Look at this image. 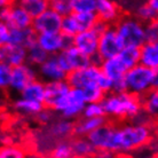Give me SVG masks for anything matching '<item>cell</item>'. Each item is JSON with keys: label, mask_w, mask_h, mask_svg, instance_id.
I'll use <instances>...</instances> for the list:
<instances>
[{"label": "cell", "mask_w": 158, "mask_h": 158, "mask_svg": "<svg viewBox=\"0 0 158 158\" xmlns=\"http://www.w3.org/2000/svg\"><path fill=\"white\" fill-rule=\"evenodd\" d=\"M102 104L107 118L115 120H133L143 110L142 99L128 91L109 92L103 98Z\"/></svg>", "instance_id": "6da1fadb"}, {"label": "cell", "mask_w": 158, "mask_h": 158, "mask_svg": "<svg viewBox=\"0 0 158 158\" xmlns=\"http://www.w3.org/2000/svg\"><path fill=\"white\" fill-rule=\"evenodd\" d=\"M152 131L149 123L132 120L117 126V154H128L150 142Z\"/></svg>", "instance_id": "7a4b0ae2"}, {"label": "cell", "mask_w": 158, "mask_h": 158, "mask_svg": "<svg viewBox=\"0 0 158 158\" xmlns=\"http://www.w3.org/2000/svg\"><path fill=\"white\" fill-rule=\"evenodd\" d=\"M124 47H141L147 41L146 23L133 14H125L115 24Z\"/></svg>", "instance_id": "3957f363"}, {"label": "cell", "mask_w": 158, "mask_h": 158, "mask_svg": "<svg viewBox=\"0 0 158 158\" xmlns=\"http://www.w3.org/2000/svg\"><path fill=\"white\" fill-rule=\"evenodd\" d=\"M72 135H75V123L72 119L61 116V118L54 119L46 125V128L40 134L38 144L44 147L43 151L49 150L51 152L56 143L62 140H68Z\"/></svg>", "instance_id": "277c9868"}, {"label": "cell", "mask_w": 158, "mask_h": 158, "mask_svg": "<svg viewBox=\"0 0 158 158\" xmlns=\"http://www.w3.org/2000/svg\"><path fill=\"white\" fill-rule=\"evenodd\" d=\"M154 69L146 67L142 63L131 68L125 75L126 91L142 99L154 88Z\"/></svg>", "instance_id": "5b68a950"}, {"label": "cell", "mask_w": 158, "mask_h": 158, "mask_svg": "<svg viewBox=\"0 0 158 158\" xmlns=\"http://www.w3.org/2000/svg\"><path fill=\"white\" fill-rule=\"evenodd\" d=\"M96 154L111 156L117 154V126L106 123L87 135Z\"/></svg>", "instance_id": "8992f818"}, {"label": "cell", "mask_w": 158, "mask_h": 158, "mask_svg": "<svg viewBox=\"0 0 158 158\" xmlns=\"http://www.w3.org/2000/svg\"><path fill=\"white\" fill-rule=\"evenodd\" d=\"M99 41H100V33L95 29L84 30L77 33L72 38V45L77 47L79 51L85 53L86 55L92 57L93 63L100 64L102 60L100 59L99 53Z\"/></svg>", "instance_id": "52a82bcc"}, {"label": "cell", "mask_w": 158, "mask_h": 158, "mask_svg": "<svg viewBox=\"0 0 158 158\" xmlns=\"http://www.w3.org/2000/svg\"><path fill=\"white\" fill-rule=\"evenodd\" d=\"M123 48L124 45L119 38L115 25H108L100 33L99 53H98L99 57L101 60H106L117 56Z\"/></svg>", "instance_id": "ba28073f"}, {"label": "cell", "mask_w": 158, "mask_h": 158, "mask_svg": "<svg viewBox=\"0 0 158 158\" xmlns=\"http://www.w3.org/2000/svg\"><path fill=\"white\" fill-rule=\"evenodd\" d=\"M103 77V72L101 70L100 64L92 63L87 67L75 70L68 73L67 80L71 85V87L77 88H85L89 85L98 84L100 86V80Z\"/></svg>", "instance_id": "9c48e42d"}, {"label": "cell", "mask_w": 158, "mask_h": 158, "mask_svg": "<svg viewBox=\"0 0 158 158\" xmlns=\"http://www.w3.org/2000/svg\"><path fill=\"white\" fill-rule=\"evenodd\" d=\"M1 22H4L10 28H31L32 17L19 2L9 4L1 8Z\"/></svg>", "instance_id": "30bf717a"}, {"label": "cell", "mask_w": 158, "mask_h": 158, "mask_svg": "<svg viewBox=\"0 0 158 158\" xmlns=\"http://www.w3.org/2000/svg\"><path fill=\"white\" fill-rule=\"evenodd\" d=\"M87 104L86 98L81 88L71 87L68 93L63 106L59 111V115L69 119H77L83 116V111Z\"/></svg>", "instance_id": "8fae6325"}, {"label": "cell", "mask_w": 158, "mask_h": 158, "mask_svg": "<svg viewBox=\"0 0 158 158\" xmlns=\"http://www.w3.org/2000/svg\"><path fill=\"white\" fill-rule=\"evenodd\" d=\"M71 88V85L68 80H57L46 83V93H45V107L54 110L59 114L61 107L63 106L65 98Z\"/></svg>", "instance_id": "7c38bea8"}, {"label": "cell", "mask_w": 158, "mask_h": 158, "mask_svg": "<svg viewBox=\"0 0 158 158\" xmlns=\"http://www.w3.org/2000/svg\"><path fill=\"white\" fill-rule=\"evenodd\" d=\"M37 43L46 51L48 55H59L67 47L72 45V38L62 31L45 32L37 35Z\"/></svg>", "instance_id": "4fadbf2b"}, {"label": "cell", "mask_w": 158, "mask_h": 158, "mask_svg": "<svg viewBox=\"0 0 158 158\" xmlns=\"http://www.w3.org/2000/svg\"><path fill=\"white\" fill-rule=\"evenodd\" d=\"M57 59L68 73L75 71V70L83 69V68L93 63L92 57L86 55L81 51H79L73 45H70L63 52H61L57 55Z\"/></svg>", "instance_id": "5bb4252c"}, {"label": "cell", "mask_w": 158, "mask_h": 158, "mask_svg": "<svg viewBox=\"0 0 158 158\" xmlns=\"http://www.w3.org/2000/svg\"><path fill=\"white\" fill-rule=\"evenodd\" d=\"M37 78H39L37 68L33 67L32 64L28 63V62L13 67L12 80H10L9 89L14 93L20 94L29 84Z\"/></svg>", "instance_id": "9a60e30c"}, {"label": "cell", "mask_w": 158, "mask_h": 158, "mask_svg": "<svg viewBox=\"0 0 158 158\" xmlns=\"http://www.w3.org/2000/svg\"><path fill=\"white\" fill-rule=\"evenodd\" d=\"M62 21L63 16L57 14L53 8L49 7L33 19L32 29L36 31L37 35L45 32H57L62 29Z\"/></svg>", "instance_id": "2e32d148"}, {"label": "cell", "mask_w": 158, "mask_h": 158, "mask_svg": "<svg viewBox=\"0 0 158 158\" xmlns=\"http://www.w3.org/2000/svg\"><path fill=\"white\" fill-rule=\"evenodd\" d=\"M38 77L45 83L65 80L68 77V72L64 70L62 64L60 63L57 55H49L47 60L37 68Z\"/></svg>", "instance_id": "e0dca14e"}, {"label": "cell", "mask_w": 158, "mask_h": 158, "mask_svg": "<svg viewBox=\"0 0 158 158\" xmlns=\"http://www.w3.org/2000/svg\"><path fill=\"white\" fill-rule=\"evenodd\" d=\"M95 13L99 21L108 25H115L123 16V10L116 0H95Z\"/></svg>", "instance_id": "ac0fdd59"}, {"label": "cell", "mask_w": 158, "mask_h": 158, "mask_svg": "<svg viewBox=\"0 0 158 158\" xmlns=\"http://www.w3.org/2000/svg\"><path fill=\"white\" fill-rule=\"evenodd\" d=\"M0 61L10 67H16L27 62V47L15 44L1 45Z\"/></svg>", "instance_id": "d6986e66"}, {"label": "cell", "mask_w": 158, "mask_h": 158, "mask_svg": "<svg viewBox=\"0 0 158 158\" xmlns=\"http://www.w3.org/2000/svg\"><path fill=\"white\" fill-rule=\"evenodd\" d=\"M101 70L108 78L110 79L112 84L119 80H123L125 78L126 72L128 71V68L125 65L123 62V60L118 55L110 57V59L102 60V62L100 63Z\"/></svg>", "instance_id": "ffe728a7"}, {"label": "cell", "mask_w": 158, "mask_h": 158, "mask_svg": "<svg viewBox=\"0 0 158 158\" xmlns=\"http://www.w3.org/2000/svg\"><path fill=\"white\" fill-rule=\"evenodd\" d=\"M140 63L158 70V40H147L140 47Z\"/></svg>", "instance_id": "44dd1931"}, {"label": "cell", "mask_w": 158, "mask_h": 158, "mask_svg": "<svg viewBox=\"0 0 158 158\" xmlns=\"http://www.w3.org/2000/svg\"><path fill=\"white\" fill-rule=\"evenodd\" d=\"M44 108H45L44 103L25 99L21 95L13 102V110L24 117H36L37 114L40 110H43Z\"/></svg>", "instance_id": "7402d4cb"}, {"label": "cell", "mask_w": 158, "mask_h": 158, "mask_svg": "<svg viewBox=\"0 0 158 158\" xmlns=\"http://www.w3.org/2000/svg\"><path fill=\"white\" fill-rule=\"evenodd\" d=\"M107 123V117H83L75 123V135L87 136L98 127Z\"/></svg>", "instance_id": "603a6c76"}, {"label": "cell", "mask_w": 158, "mask_h": 158, "mask_svg": "<svg viewBox=\"0 0 158 158\" xmlns=\"http://www.w3.org/2000/svg\"><path fill=\"white\" fill-rule=\"evenodd\" d=\"M45 93H46V83L40 78H37L29 84L28 86L21 92L20 95L25 99L45 104Z\"/></svg>", "instance_id": "cb8c5ba5"}, {"label": "cell", "mask_w": 158, "mask_h": 158, "mask_svg": "<svg viewBox=\"0 0 158 158\" xmlns=\"http://www.w3.org/2000/svg\"><path fill=\"white\" fill-rule=\"evenodd\" d=\"M75 136L76 138L71 140L73 157L85 158L96 155V149L87 136H80V135H75Z\"/></svg>", "instance_id": "d4e9b609"}, {"label": "cell", "mask_w": 158, "mask_h": 158, "mask_svg": "<svg viewBox=\"0 0 158 158\" xmlns=\"http://www.w3.org/2000/svg\"><path fill=\"white\" fill-rule=\"evenodd\" d=\"M48 56L49 55L46 51L37 41L27 47V62L32 64L33 67L38 68L47 60Z\"/></svg>", "instance_id": "484cf974"}, {"label": "cell", "mask_w": 158, "mask_h": 158, "mask_svg": "<svg viewBox=\"0 0 158 158\" xmlns=\"http://www.w3.org/2000/svg\"><path fill=\"white\" fill-rule=\"evenodd\" d=\"M143 110L151 118L158 120V88H152L142 98Z\"/></svg>", "instance_id": "4316f807"}, {"label": "cell", "mask_w": 158, "mask_h": 158, "mask_svg": "<svg viewBox=\"0 0 158 158\" xmlns=\"http://www.w3.org/2000/svg\"><path fill=\"white\" fill-rule=\"evenodd\" d=\"M17 2L33 19L45 12L47 8H49V1L48 0H19Z\"/></svg>", "instance_id": "83f0119b"}, {"label": "cell", "mask_w": 158, "mask_h": 158, "mask_svg": "<svg viewBox=\"0 0 158 158\" xmlns=\"http://www.w3.org/2000/svg\"><path fill=\"white\" fill-rule=\"evenodd\" d=\"M132 14L136 16L140 21H142L143 23H148L158 16L154 8L151 7V5L148 2V0H141Z\"/></svg>", "instance_id": "f1b7e54d"}, {"label": "cell", "mask_w": 158, "mask_h": 158, "mask_svg": "<svg viewBox=\"0 0 158 158\" xmlns=\"http://www.w3.org/2000/svg\"><path fill=\"white\" fill-rule=\"evenodd\" d=\"M118 56L123 60L128 70L140 63V48L139 47H124Z\"/></svg>", "instance_id": "f546056e"}, {"label": "cell", "mask_w": 158, "mask_h": 158, "mask_svg": "<svg viewBox=\"0 0 158 158\" xmlns=\"http://www.w3.org/2000/svg\"><path fill=\"white\" fill-rule=\"evenodd\" d=\"M61 31L63 32L64 35H67L68 37H70V38H73L77 33L80 32V27H79V23L78 21H77L75 13L64 16L63 21H62V29H61Z\"/></svg>", "instance_id": "4dcf8cb0"}, {"label": "cell", "mask_w": 158, "mask_h": 158, "mask_svg": "<svg viewBox=\"0 0 158 158\" xmlns=\"http://www.w3.org/2000/svg\"><path fill=\"white\" fill-rule=\"evenodd\" d=\"M77 21L80 27V31L94 29L96 23L99 22V17L95 12H87V13H75Z\"/></svg>", "instance_id": "1f68e13d"}, {"label": "cell", "mask_w": 158, "mask_h": 158, "mask_svg": "<svg viewBox=\"0 0 158 158\" xmlns=\"http://www.w3.org/2000/svg\"><path fill=\"white\" fill-rule=\"evenodd\" d=\"M51 156L54 158H70L73 157V149H72L71 141L62 140L54 146L51 151Z\"/></svg>", "instance_id": "d6a6232c"}, {"label": "cell", "mask_w": 158, "mask_h": 158, "mask_svg": "<svg viewBox=\"0 0 158 158\" xmlns=\"http://www.w3.org/2000/svg\"><path fill=\"white\" fill-rule=\"evenodd\" d=\"M1 158H23L25 157V150L19 144L6 143L0 150Z\"/></svg>", "instance_id": "836d02e7"}, {"label": "cell", "mask_w": 158, "mask_h": 158, "mask_svg": "<svg viewBox=\"0 0 158 158\" xmlns=\"http://www.w3.org/2000/svg\"><path fill=\"white\" fill-rule=\"evenodd\" d=\"M81 89L84 91V94H85L87 102H99V101H102L103 98L107 94L98 84L89 85V86L81 88Z\"/></svg>", "instance_id": "e575fe53"}, {"label": "cell", "mask_w": 158, "mask_h": 158, "mask_svg": "<svg viewBox=\"0 0 158 158\" xmlns=\"http://www.w3.org/2000/svg\"><path fill=\"white\" fill-rule=\"evenodd\" d=\"M49 7L63 17L73 13L72 0H53L49 2Z\"/></svg>", "instance_id": "d590c367"}, {"label": "cell", "mask_w": 158, "mask_h": 158, "mask_svg": "<svg viewBox=\"0 0 158 158\" xmlns=\"http://www.w3.org/2000/svg\"><path fill=\"white\" fill-rule=\"evenodd\" d=\"M104 116H106V112H104L102 101H99V102H87L84 108L81 117H104Z\"/></svg>", "instance_id": "8d00e7d4"}, {"label": "cell", "mask_w": 158, "mask_h": 158, "mask_svg": "<svg viewBox=\"0 0 158 158\" xmlns=\"http://www.w3.org/2000/svg\"><path fill=\"white\" fill-rule=\"evenodd\" d=\"M95 0H72L73 13L95 12Z\"/></svg>", "instance_id": "74e56055"}, {"label": "cell", "mask_w": 158, "mask_h": 158, "mask_svg": "<svg viewBox=\"0 0 158 158\" xmlns=\"http://www.w3.org/2000/svg\"><path fill=\"white\" fill-rule=\"evenodd\" d=\"M13 68L6 63L0 64V87L1 89H8L10 86Z\"/></svg>", "instance_id": "f35d334b"}, {"label": "cell", "mask_w": 158, "mask_h": 158, "mask_svg": "<svg viewBox=\"0 0 158 158\" xmlns=\"http://www.w3.org/2000/svg\"><path fill=\"white\" fill-rule=\"evenodd\" d=\"M54 112L55 111L49 109V108L45 107L43 110H40L35 118L37 119V122L41 124V125H48L49 123H52L54 120Z\"/></svg>", "instance_id": "ab89813d"}, {"label": "cell", "mask_w": 158, "mask_h": 158, "mask_svg": "<svg viewBox=\"0 0 158 158\" xmlns=\"http://www.w3.org/2000/svg\"><path fill=\"white\" fill-rule=\"evenodd\" d=\"M147 40H158V16L146 23Z\"/></svg>", "instance_id": "60d3db41"}, {"label": "cell", "mask_w": 158, "mask_h": 158, "mask_svg": "<svg viewBox=\"0 0 158 158\" xmlns=\"http://www.w3.org/2000/svg\"><path fill=\"white\" fill-rule=\"evenodd\" d=\"M118 5L120 6L123 12H126L128 14H132L134 8L139 5L141 0H116Z\"/></svg>", "instance_id": "b9f144b4"}, {"label": "cell", "mask_w": 158, "mask_h": 158, "mask_svg": "<svg viewBox=\"0 0 158 158\" xmlns=\"http://www.w3.org/2000/svg\"><path fill=\"white\" fill-rule=\"evenodd\" d=\"M148 2L151 5V7L155 9V12L157 13L158 15V0H148Z\"/></svg>", "instance_id": "7bdbcfd3"}, {"label": "cell", "mask_w": 158, "mask_h": 158, "mask_svg": "<svg viewBox=\"0 0 158 158\" xmlns=\"http://www.w3.org/2000/svg\"><path fill=\"white\" fill-rule=\"evenodd\" d=\"M154 88H158V70H155L154 73Z\"/></svg>", "instance_id": "ee69618b"}, {"label": "cell", "mask_w": 158, "mask_h": 158, "mask_svg": "<svg viewBox=\"0 0 158 158\" xmlns=\"http://www.w3.org/2000/svg\"><path fill=\"white\" fill-rule=\"evenodd\" d=\"M9 1V4H13V2H17L19 0H8Z\"/></svg>", "instance_id": "f6af8a7d"}, {"label": "cell", "mask_w": 158, "mask_h": 158, "mask_svg": "<svg viewBox=\"0 0 158 158\" xmlns=\"http://www.w3.org/2000/svg\"><path fill=\"white\" fill-rule=\"evenodd\" d=\"M48 1H49V2H51V1H53V0H48Z\"/></svg>", "instance_id": "bcb514c9"}]
</instances>
